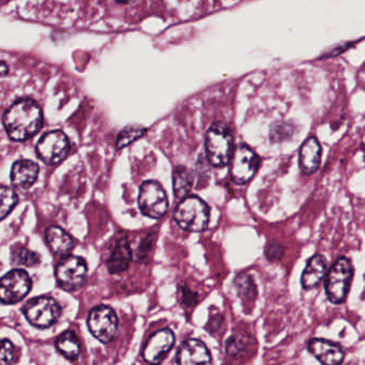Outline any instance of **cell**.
Here are the masks:
<instances>
[{
    "instance_id": "cell-26",
    "label": "cell",
    "mask_w": 365,
    "mask_h": 365,
    "mask_svg": "<svg viewBox=\"0 0 365 365\" xmlns=\"http://www.w3.org/2000/svg\"><path fill=\"white\" fill-rule=\"evenodd\" d=\"M14 346L9 340L5 339L1 341L0 348V363L3 365L10 364L13 362Z\"/></svg>"
},
{
    "instance_id": "cell-4",
    "label": "cell",
    "mask_w": 365,
    "mask_h": 365,
    "mask_svg": "<svg viewBox=\"0 0 365 365\" xmlns=\"http://www.w3.org/2000/svg\"><path fill=\"white\" fill-rule=\"evenodd\" d=\"M354 277V266L348 258L340 257L331 266L325 281V289L329 301L333 304L343 303L349 293Z\"/></svg>"
},
{
    "instance_id": "cell-3",
    "label": "cell",
    "mask_w": 365,
    "mask_h": 365,
    "mask_svg": "<svg viewBox=\"0 0 365 365\" xmlns=\"http://www.w3.org/2000/svg\"><path fill=\"white\" fill-rule=\"evenodd\" d=\"M206 152L209 163L214 168H224L233 153V137L231 129L222 122L210 127L206 134Z\"/></svg>"
},
{
    "instance_id": "cell-16",
    "label": "cell",
    "mask_w": 365,
    "mask_h": 365,
    "mask_svg": "<svg viewBox=\"0 0 365 365\" xmlns=\"http://www.w3.org/2000/svg\"><path fill=\"white\" fill-rule=\"evenodd\" d=\"M39 176V166L30 160H18L12 166L11 182L21 190H28Z\"/></svg>"
},
{
    "instance_id": "cell-24",
    "label": "cell",
    "mask_w": 365,
    "mask_h": 365,
    "mask_svg": "<svg viewBox=\"0 0 365 365\" xmlns=\"http://www.w3.org/2000/svg\"><path fill=\"white\" fill-rule=\"evenodd\" d=\"M12 262L18 266L33 267L40 264V256L25 247H18L12 252Z\"/></svg>"
},
{
    "instance_id": "cell-14",
    "label": "cell",
    "mask_w": 365,
    "mask_h": 365,
    "mask_svg": "<svg viewBox=\"0 0 365 365\" xmlns=\"http://www.w3.org/2000/svg\"><path fill=\"white\" fill-rule=\"evenodd\" d=\"M176 362L181 365L202 364L212 362V354L207 346L199 340L183 342L177 352Z\"/></svg>"
},
{
    "instance_id": "cell-10",
    "label": "cell",
    "mask_w": 365,
    "mask_h": 365,
    "mask_svg": "<svg viewBox=\"0 0 365 365\" xmlns=\"http://www.w3.org/2000/svg\"><path fill=\"white\" fill-rule=\"evenodd\" d=\"M33 282L28 273L22 269L10 271L1 279L0 299L3 304H16L22 301L31 291Z\"/></svg>"
},
{
    "instance_id": "cell-11",
    "label": "cell",
    "mask_w": 365,
    "mask_h": 365,
    "mask_svg": "<svg viewBox=\"0 0 365 365\" xmlns=\"http://www.w3.org/2000/svg\"><path fill=\"white\" fill-rule=\"evenodd\" d=\"M87 323L91 335L104 344L112 341L118 329L116 314L106 306H99L91 310Z\"/></svg>"
},
{
    "instance_id": "cell-7",
    "label": "cell",
    "mask_w": 365,
    "mask_h": 365,
    "mask_svg": "<svg viewBox=\"0 0 365 365\" xmlns=\"http://www.w3.org/2000/svg\"><path fill=\"white\" fill-rule=\"evenodd\" d=\"M139 206L141 214L150 219L162 218L168 210V198L163 187L156 181H145L141 185Z\"/></svg>"
},
{
    "instance_id": "cell-23",
    "label": "cell",
    "mask_w": 365,
    "mask_h": 365,
    "mask_svg": "<svg viewBox=\"0 0 365 365\" xmlns=\"http://www.w3.org/2000/svg\"><path fill=\"white\" fill-rule=\"evenodd\" d=\"M1 207H0V219L5 220L6 216L13 210V208L18 205V196L13 189L3 185L1 187Z\"/></svg>"
},
{
    "instance_id": "cell-25",
    "label": "cell",
    "mask_w": 365,
    "mask_h": 365,
    "mask_svg": "<svg viewBox=\"0 0 365 365\" xmlns=\"http://www.w3.org/2000/svg\"><path fill=\"white\" fill-rule=\"evenodd\" d=\"M236 285H237L238 291L242 297L249 298V299H255L256 286L253 279L248 275H241L236 279Z\"/></svg>"
},
{
    "instance_id": "cell-5",
    "label": "cell",
    "mask_w": 365,
    "mask_h": 365,
    "mask_svg": "<svg viewBox=\"0 0 365 365\" xmlns=\"http://www.w3.org/2000/svg\"><path fill=\"white\" fill-rule=\"evenodd\" d=\"M25 317L35 328L54 326L62 316V308L54 298L39 297L30 300L23 308Z\"/></svg>"
},
{
    "instance_id": "cell-27",
    "label": "cell",
    "mask_w": 365,
    "mask_h": 365,
    "mask_svg": "<svg viewBox=\"0 0 365 365\" xmlns=\"http://www.w3.org/2000/svg\"><path fill=\"white\" fill-rule=\"evenodd\" d=\"M1 66H3V75H6V73H7V68H6L5 62H3V64H1Z\"/></svg>"
},
{
    "instance_id": "cell-28",
    "label": "cell",
    "mask_w": 365,
    "mask_h": 365,
    "mask_svg": "<svg viewBox=\"0 0 365 365\" xmlns=\"http://www.w3.org/2000/svg\"><path fill=\"white\" fill-rule=\"evenodd\" d=\"M118 3H129V1H132V0H116Z\"/></svg>"
},
{
    "instance_id": "cell-1",
    "label": "cell",
    "mask_w": 365,
    "mask_h": 365,
    "mask_svg": "<svg viewBox=\"0 0 365 365\" xmlns=\"http://www.w3.org/2000/svg\"><path fill=\"white\" fill-rule=\"evenodd\" d=\"M3 122L12 141H25L42 128V110L33 100L21 99L6 110Z\"/></svg>"
},
{
    "instance_id": "cell-19",
    "label": "cell",
    "mask_w": 365,
    "mask_h": 365,
    "mask_svg": "<svg viewBox=\"0 0 365 365\" xmlns=\"http://www.w3.org/2000/svg\"><path fill=\"white\" fill-rule=\"evenodd\" d=\"M132 260L130 243L126 238L119 240L108 262V271L112 274L124 272Z\"/></svg>"
},
{
    "instance_id": "cell-22",
    "label": "cell",
    "mask_w": 365,
    "mask_h": 365,
    "mask_svg": "<svg viewBox=\"0 0 365 365\" xmlns=\"http://www.w3.org/2000/svg\"><path fill=\"white\" fill-rule=\"evenodd\" d=\"M146 129L139 126H129L119 133L117 137L116 147L117 149H122L127 146L131 145L133 141L141 139L146 133Z\"/></svg>"
},
{
    "instance_id": "cell-8",
    "label": "cell",
    "mask_w": 365,
    "mask_h": 365,
    "mask_svg": "<svg viewBox=\"0 0 365 365\" xmlns=\"http://www.w3.org/2000/svg\"><path fill=\"white\" fill-rule=\"evenodd\" d=\"M260 158L249 146L239 145L231 156V177L237 185L250 182L257 173Z\"/></svg>"
},
{
    "instance_id": "cell-17",
    "label": "cell",
    "mask_w": 365,
    "mask_h": 365,
    "mask_svg": "<svg viewBox=\"0 0 365 365\" xmlns=\"http://www.w3.org/2000/svg\"><path fill=\"white\" fill-rule=\"evenodd\" d=\"M328 264L326 258L320 254L313 256L306 265L301 275V285L306 291L316 289L326 275Z\"/></svg>"
},
{
    "instance_id": "cell-2",
    "label": "cell",
    "mask_w": 365,
    "mask_h": 365,
    "mask_svg": "<svg viewBox=\"0 0 365 365\" xmlns=\"http://www.w3.org/2000/svg\"><path fill=\"white\" fill-rule=\"evenodd\" d=\"M174 220L183 231L200 233L209 224V206L197 196H187L177 205Z\"/></svg>"
},
{
    "instance_id": "cell-13",
    "label": "cell",
    "mask_w": 365,
    "mask_h": 365,
    "mask_svg": "<svg viewBox=\"0 0 365 365\" xmlns=\"http://www.w3.org/2000/svg\"><path fill=\"white\" fill-rule=\"evenodd\" d=\"M308 350L323 364H341L345 358L341 345L328 340H311L308 343Z\"/></svg>"
},
{
    "instance_id": "cell-15",
    "label": "cell",
    "mask_w": 365,
    "mask_h": 365,
    "mask_svg": "<svg viewBox=\"0 0 365 365\" xmlns=\"http://www.w3.org/2000/svg\"><path fill=\"white\" fill-rule=\"evenodd\" d=\"M321 163V146L316 137H310L301 146L299 153V166L306 176L314 174Z\"/></svg>"
},
{
    "instance_id": "cell-20",
    "label": "cell",
    "mask_w": 365,
    "mask_h": 365,
    "mask_svg": "<svg viewBox=\"0 0 365 365\" xmlns=\"http://www.w3.org/2000/svg\"><path fill=\"white\" fill-rule=\"evenodd\" d=\"M56 349L66 360L74 361L81 354L79 337L72 330L64 331L56 340Z\"/></svg>"
},
{
    "instance_id": "cell-12",
    "label": "cell",
    "mask_w": 365,
    "mask_h": 365,
    "mask_svg": "<svg viewBox=\"0 0 365 365\" xmlns=\"http://www.w3.org/2000/svg\"><path fill=\"white\" fill-rule=\"evenodd\" d=\"M175 343V335L170 329L156 331L148 340L143 356L147 362L158 364L168 356Z\"/></svg>"
},
{
    "instance_id": "cell-6",
    "label": "cell",
    "mask_w": 365,
    "mask_h": 365,
    "mask_svg": "<svg viewBox=\"0 0 365 365\" xmlns=\"http://www.w3.org/2000/svg\"><path fill=\"white\" fill-rule=\"evenodd\" d=\"M87 271L86 262L82 257L68 255L56 267V281L64 291L72 293L84 285Z\"/></svg>"
},
{
    "instance_id": "cell-21",
    "label": "cell",
    "mask_w": 365,
    "mask_h": 365,
    "mask_svg": "<svg viewBox=\"0 0 365 365\" xmlns=\"http://www.w3.org/2000/svg\"><path fill=\"white\" fill-rule=\"evenodd\" d=\"M173 183H174L175 196L179 199L189 196L192 187H193V173L185 166H177L173 174Z\"/></svg>"
},
{
    "instance_id": "cell-9",
    "label": "cell",
    "mask_w": 365,
    "mask_h": 365,
    "mask_svg": "<svg viewBox=\"0 0 365 365\" xmlns=\"http://www.w3.org/2000/svg\"><path fill=\"white\" fill-rule=\"evenodd\" d=\"M70 149L69 139L62 131L56 130L43 135L37 141V154L47 166H57L66 158Z\"/></svg>"
},
{
    "instance_id": "cell-18",
    "label": "cell",
    "mask_w": 365,
    "mask_h": 365,
    "mask_svg": "<svg viewBox=\"0 0 365 365\" xmlns=\"http://www.w3.org/2000/svg\"><path fill=\"white\" fill-rule=\"evenodd\" d=\"M45 240L55 255L68 256L74 248L72 237L58 226H51L45 231Z\"/></svg>"
}]
</instances>
